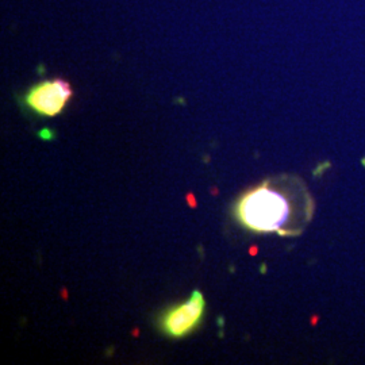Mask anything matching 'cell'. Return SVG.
<instances>
[{
    "mask_svg": "<svg viewBox=\"0 0 365 365\" xmlns=\"http://www.w3.org/2000/svg\"><path fill=\"white\" fill-rule=\"evenodd\" d=\"M235 214L253 233L295 237L312 222L314 200L302 179L283 175L248 190L235 203Z\"/></svg>",
    "mask_w": 365,
    "mask_h": 365,
    "instance_id": "cell-1",
    "label": "cell"
},
{
    "mask_svg": "<svg viewBox=\"0 0 365 365\" xmlns=\"http://www.w3.org/2000/svg\"><path fill=\"white\" fill-rule=\"evenodd\" d=\"M206 306L203 294L195 289L188 299L175 304L161 314L158 327L170 339H184L200 325Z\"/></svg>",
    "mask_w": 365,
    "mask_h": 365,
    "instance_id": "cell-2",
    "label": "cell"
},
{
    "mask_svg": "<svg viewBox=\"0 0 365 365\" xmlns=\"http://www.w3.org/2000/svg\"><path fill=\"white\" fill-rule=\"evenodd\" d=\"M72 95L73 91L68 81L53 78L31 87L25 96V103L38 115L56 117L64 111Z\"/></svg>",
    "mask_w": 365,
    "mask_h": 365,
    "instance_id": "cell-3",
    "label": "cell"
}]
</instances>
